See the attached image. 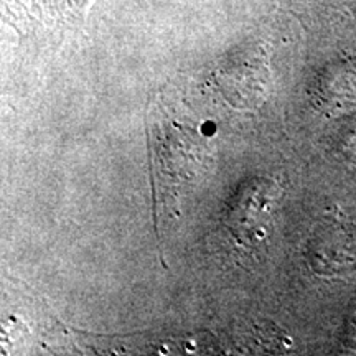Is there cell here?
Wrapping results in <instances>:
<instances>
[{
    "label": "cell",
    "instance_id": "obj_1",
    "mask_svg": "<svg viewBox=\"0 0 356 356\" xmlns=\"http://www.w3.org/2000/svg\"><path fill=\"white\" fill-rule=\"evenodd\" d=\"M309 262L315 273L340 275L356 267V229L343 222H327L309 241Z\"/></svg>",
    "mask_w": 356,
    "mask_h": 356
}]
</instances>
